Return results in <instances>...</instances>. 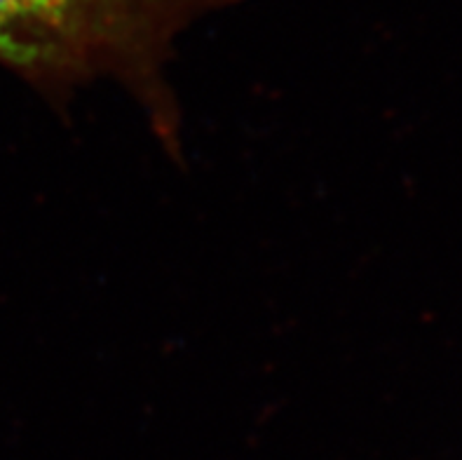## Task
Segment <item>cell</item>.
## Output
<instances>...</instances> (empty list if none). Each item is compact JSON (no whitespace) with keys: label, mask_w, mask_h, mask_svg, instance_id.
<instances>
[{"label":"cell","mask_w":462,"mask_h":460,"mask_svg":"<svg viewBox=\"0 0 462 460\" xmlns=\"http://www.w3.org/2000/svg\"><path fill=\"white\" fill-rule=\"evenodd\" d=\"M246 0H0V66L64 106L82 85L120 82L171 155L181 113L167 80L176 38Z\"/></svg>","instance_id":"cell-1"}]
</instances>
